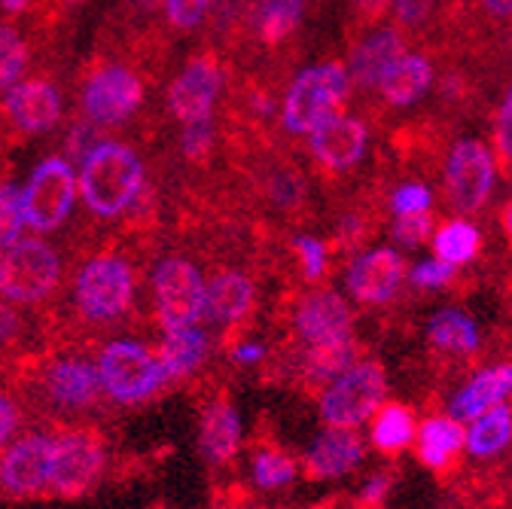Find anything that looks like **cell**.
<instances>
[{
	"label": "cell",
	"mask_w": 512,
	"mask_h": 509,
	"mask_svg": "<svg viewBox=\"0 0 512 509\" xmlns=\"http://www.w3.org/2000/svg\"><path fill=\"white\" fill-rule=\"evenodd\" d=\"M144 162L122 141H101L80 162V196L104 220L122 217L141 202Z\"/></svg>",
	"instance_id": "1"
},
{
	"label": "cell",
	"mask_w": 512,
	"mask_h": 509,
	"mask_svg": "<svg viewBox=\"0 0 512 509\" xmlns=\"http://www.w3.org/2000/svg\"><path fill=\"white\" fill-rule=\"evenodd\" d=\"M98 375H101V388L104 400L113 406H144L153 397L165 391L168 372L162 366V357L156 348H150L141 339H110L98 348Z\"/></svg>",
	"instance_id": "2"
},
{
	"label": "cell",
	"mask_w": 512,
	"mask_h": 509,
	"mask_svg": "<svg viewBox=\"0 0 512 509\" xmlns=\"http://www.w3.org/2000/svg\"><path fill=\"white\" fill-rule=\"evenodd\" d=\"M135 269L119 253H98L74 278V308L92 327L119 324L135 305Z\"/></svg>",
	"instance_id": "3"
},
{
	"label": "cell",
	"mask_w": 512,
	"mask_h": 509,
	"mask_svg": "<svg viewBox=\"0 0 512 509\" xmlns=\"http://www.w3.org/2000/svg\"><path fill=\"white\" fill-rule=\"evenodd\" d=\"M388 403V372L378 360H357L317 394V415L324 427L360 430Z\"/></svg>",
	"instance_id": "4"
},
{
	"label": "cell",
	"mask_w": 512,
	"mask_h": 509,
	"mask_svg": "<svg viewBox=\"0 0 512 509\" xmlns=\"http://www.w3.org/2000/svg\"><path fill=\"white\" fill-rule=\"evenodd\" d=\"M351 74L339 61L314 65L302 71L284 95L281 122L290 135H311L327 119L339 116L342 104L348 101Z\"/></svg>",
	"instance_id": "5"
},
{
	"label": "cell",
	"mask_w": 512,
	"mask_h": 509,
	"mask_svg": "<svg viewBox=\"0 0 512 509\" xmlns=\"http://www.w3.org/2000/svg\"><path fill=\"white\" fill-rule=\"evenodd\" d=\"M61 284L58 250L40 238L25 235L13 247L0 250V296L13 305H40Z\"/></svg>",
	"instance_id": "6"
},
{
	"label": "cell",
	"mask_w": 512,
	"mask_h": 509,
	"mask_svg": "<svg viewBox=\"0 0 512 509\" xmlns=\"http://www.w3.org/2000/svg\"><path fill=\"white\" fill-rule=\"evenodd\" d=\"M153 308L162 333L208 321V281L186 257H168L153 272Z\"/></svg>",
	"instance_id": "7"
},
{
	"label": "cell",
	"mask_w": 512,
	"mask_h": 509,
	"mask_svg": "<svg viewBox=\"0 0 512 509\" xmlns=\"http://www.w3.org/2000/svg\"><path fill=\"white\" fill-rule=\"evenodd\" d=\"M37 397L49 412L61 418H74L95 409L104 400L95 357L71 351L46 360L37 375Z\"/></svg>",
	"instance_id": "8"
},
{
	"label": "cell",
	"mask_w": 512,
	"mask_h": 509,
	"mask_svg": "<svg viewBox=\"0 0 512 509\" xmlns=\"http://www.w3.org/2000/svg\"><path fill=\"white\" fill-rule=\"evenodd\" d=\"M104 470H107V449H104V439L95 430L89 427L55 430L49 494L83 497L101 482Z\"/></svg>",
	"instance_id": "9"
},
{
	"label": "cell",
	"mask_w": 512,
	"mask_h": 509,
	"mask_svg": "<svg viewBox=\"0 0 512 509\" xmlns=\"http://www.w3.org/2000/svg\"><path fill=\"white\" fill-rule=\"evenodd\" d=\"M77 193H80V177H77L74 165L61 156H46L31 171V177L22 189L28 229L37 235L55 232L71 217Z\"/></svg>",
	"instance_id": "10"
},
{
	"label": "cell",
	"mask_w": 512,
	"mask_h": 509,
	"mask_svg": "<svg viewBox=\"0 0 512 509\" xmlns=\"http://www.w3.org/2000/svg\"><path fill=\"white\" fill-rule=\"evenodd\" d=\"M52 442H55V430H46V427L22 430L7 449L0 452V491L10 497L49 494Z\"/></svg>",
	"instance_id": "11"
},
{
	"label": "cell",
	"mask_w": 512,
	"mask_h": 509,
	"mask_svg": "<svg viewBox=\"0 0 512 509\" xmlns=\"http://www.w3.org/2000/svg\"><path fill=\"white\" fill-rule=\"evenodd\" d=\"M144 104V83L122 65H101L83 86V113L98 129L122 125Z\"/></svg>",
	"instance_id": "12"
},
{
	"label": "cell",
	"mask_w": 512,
	"mask_h": 509,
	"mask_svg": "<svg viewBox=\"0 0 512 509\" xmlns=\"http://www.w3.org/2000/svg\"><path fill=\"white\" fill-rule=\"evenodd\" d=\"M494 186V156L482 141H458L445 168V193L458 214L485 208Z\"/></svg>",
	"instance_id": "13"
},
{
	"label": "cell",
	"mask_w": 512,
	"mask_h": 509,
	"mask_svg": "<svg viewBox=\"0 0 512 509\" xmlns=\"http://www.w3.org/2000/svg\"><path fill=\"white\" fill-rule=\"evenodd\" d=\"M293 333L305 348L320 345V342L351 339L354 336V311L342 293H336L330 287H317L296 302Z\"/></svg>",
	"instance_id": "14"
},
{
	"label": "cell",
	"mask_w": 512,
	"mask_h": 509,
	"mask_svg": "<svg viewBox=\"0 0 512 509\" xmlns=\"http://www.w3.org/2000/svg\"><path fill=\"white\" fill-rule=\"evenodd\" d=\"M406 281V263L394 247L363 250L348 263L345 287L360 305H388Z\"/></svg>",
	"instance_id": "15"
},
{
	"label": "cell",
	"mask_w": 512,
	"mask_h": 509,
	"mask_svg": "<svg viewBox=\"0 0 512 509\" xmlns=\"http://www.w3.org/2000/svg\"><path fill=\"white\" fill-rule=\"evenodd\" d=\"M363 458H366V442L357 430L324 427L308 442L302 470L314 482H333L354 473L363 464Z\"/></svg>",
	"instance_id": "16"
},
{
	"label": "cell",
	"mask_w": 512,
	"mask_h": 509,
	"mask_svg": "<svg viewBox=\"0 0 512 509\" xmlns=\"http://www.w3.org/2000/svg\"><path fill=\"white\" fill-rule=\"evenodd\" d=\"M220 86H223L220 65L211 55H199V58H192L183 68V74L168 86V107L183 125L211 119Z\"/></svg>",
	"instance_id": "17"
},
{
	"label": "cell",
	"mask_w": 512,
	"mask_h": 509,
	"mask_svg": "<svg viewBox=\"0 0 512 509\" xmlns=\"http://www.w3.org/2000/svg\"><path fill=\"white\" fill-rule=\"evenodd\" d=\"M4 116L22 135H43L61 119V95L49 80H19L4 95Z\"/></svg>",
	"instance_id": "18"
},
{
	"label": "cell",
	"mask_w": 512,
	"mask_h": 509,
	"mask_svg": "<svg viewBox=\"0 0 512 509\" xmlns=\"http://www.w3.org/2000/svg\"><path fill=\"white\" fill-rule=\"evenodd\" d=\"M366 125L354 116H333L308 135L314 162L327 171H348L366 153Z\"/></svg>",
	"instance_id": "19"
},
{
	"label": "cell",
	"mask_w": 512,
	"mask_h": 509,
	"mask_svg": "<svg viewBox=\"0 0 512 509\" xmlns=\"http://www.w3.org/2000/svg\"><path fill=\"white\" fill-rule=\"evenodd\" d=\"M512 400V363H491L470 375L464 385L448 400V415H455L458 421H473L503 403Z\"/></svg>",
	"instance_id": "20"
},
{
	"label": "cell",
	"mask_w": 512,
	"mask_h": 509,
	"mask_svg": "<svg viewBox=\"0 0 512 509\" xmlns=\"http://www.w3.org/2000/svg\"><path fill=\"white\" fill-rule=\"evenodd\" d=\"M241 439H244L241 412L223 397L211 400L199 418V449H202L205 461L214 467L229 464L241 449Z\"/></svg>",
	"instance_id": "21"
},
{
	"label": "cell",
	"mask_w": 512,
	"mask_h": 509,
	"mask_svg": "<svg viewBox=\"0 0 512 509\" xmlns=\"http://www.w3.org/2000/svg\"><path fill=\"white\" fill-rule=\"evenodd\" d=\"M461 452H467V424L455 415H430L418 424L415 455L427 470H448Z\"/></svg>",
	"instance_id": "22"
},
{
	"label": "cell",
	"mask_w": 512,
	"mask_h": 509,
	"mask_svg": "<svg viewBox=\"0 0 512 509\" xmlns=\"http://www.w3.org/2000/svg\"><path fill=\"white\" fill-rule=\"evenodd\" d=\"M159 357H162V366L168 372V381H183V378H192L196 375L208 357H211V336L202 324L196 327H183V330H168L162 333V342H159Z\"/></svg>",
	"instance_id": "23"
},
{
	"label": "cell",
	"mask_w": 512,
	"mask_h": 509,
	"mask_svg": "<svg viewBox=\"0 0 512 509\" xmlns=\"http://www.w3.org/2000/svg\"><path fill=\"white\" fill-rule=\"evenodd\" d=\"M253 281L241 272H220L208 281V321L217 327H238L253 311Z\"/></svg>",
	"instance_id": "24"
},
{
	"label": "cell",
	"mask_w": 512,
	"mask_h": 509,
	"mask_svg": "<svg viewBox=\"0 0 512 509\" xmlns=\"http://www.w3.org/2000/svg\"><path fill=\"white\" fill-rule=\"evenodd\" d=\"M403 37L397 31H378L372 34L369 40H363L357 49H354V58H351V80L357 89H378L388 68L403 52Z\"/></svg>",
	"instance_id": "25"
},
{
	"label": "cell",
	"mask_w": 512,
	"mask_h": 509,
	"mask_svg": "<svg viewBox=\"0 0 512 509\" xmlns=\"http://www.w3.org/2000/svg\"><path fill=\"white\" fill-rule=\"evenodd\" d=\"M415 409L406 403H384L369 421V445L381 455H400L415 445L418 436Z\"/></svg>",
	"instance_id": "26"
},
{
	"label": "cell",
	"mask_w": 512,
	"mask_h": 509,
	"mask_svg": "<svg viewBox=\"0 0 512 509\" xmlns=\"http://www.w3.org/2000/svg\"><path fill=\"white\" fill-rule=\"evenodd\" d=\"M427 342H430V348H436L442 354L464 357V354L479 351L482 333L467 311L439 308L436 314H430V321H427Z\"/></svg>",
	"instance_id": "27"
},
{
	"label": "cell",
	"mask_w": 512,
	"mask_h": 509,
	"mask_svg": "<svg viewBox=\"0 0 512 509\" xmlns=\"http://www.w3.org/2000/svg\"><path fill=\"white\" fill-rule=\"evenodd\" d=\"M433 83V65L424 55H400L394 65L384 74L378 92L384 104L391 107H409L415 104Z\"/></svg>",
	"instance_id": "28"
},
{
	"label": "cell",
	"mask_w": 512,
	"mask_h": 509,
	"mask_svg": "<svg viewBox=\"0 0 512 509\" xmlns=\"http://www.w3.org/2000/svg\"><path fill=\"white\" fill-rule=\"evenodd\" d=\"M357 360H360V351H357L354 336L339 339V342H320V345H308L302 351L299 372H302V378L308 381V385L327 388L333 378H339Z\"/></svg>",
	"instance_id": "29"
},
{
	"label": "cell",
	"mask_w": 512,
	"mask_h": 509,
	"mask_svg": "<svg viewBox=\"0 0 512 509\" xmlns=\"http://www.w3.org/2000/svg\"><path fill=\"white\" fill-rule=\"evenodd\" d=\"M512 445V406L503 403L473 421H467V455L491 461Z\"/></svg>",
	"instance_id": "30"
},
{
	"label": "cell",
	"mask_w": 512,
	"mask_h": 509,
	"mask_svg": "<svg viewBox=\"0 0 512 509\" xmlns=\"http://www.w3.org/2000/svg\"><path fill=\"white\" fill-rule=\"evenodd\" d=\"M302 22V0H263L256 7L253 28L263 46H281Z\"/></svg>",
	"instance_id": "31"
},
{
	"label": "cell",
	"mask_w": 512,
	"mask_h": 509,
	"mask_svg": "<svg viewBox=\"0 0 512 509\" xmlns=\"http://www.w3.org/2000/svg\"><path fill=\"white\" fill-rule=\"evenodd\" d=\"M299 476V461L281 449H256L250 458V482L260 491H281L287 485H293Z\"/></svg>",
	"instance_id": "32"
},
{
	"label": "cell",
	"mask_w": 512,
	"mask_h": 509,
	"mask_svg": "<svg viewBox=\"0 0 512 509\" xmlns=\"http://www.w3.org/2000/svg\"><path fill=\"white\" fill-rule=\"evenodd\" d=\"M482 247V235L473 223L467 220H452L445 223L436 235H433V250L436 257L452 263V266H467L476 260V253Z\"/></svg>",
	"instance_id": "33"
},
{
	"label": "cell",
	"mask_w": 512,
	"mask_h": 509,
	"mask_svg": "<svg viewBox=\"0 0 512 509\" xmlns=\"http://www.w3.org/2000/svg\"><path fill=\"white\" fill-rule=\"evenodd\" d=\"M28 68V40L10 22H0V89H13Z\"/></svg>",
	"instance_id": "34"
},
{
	"label": "cell",
	"mask_w": 512,
	"mask_h": 509,
	"mask_svg": "<svg viewBox=\"0 0 512 509\" xmlns=\"http://www.w3.org/2000/svg\"><path fill=\"white\" fill-rule=\"evenodd\" d=\"M25 229H28V217H25L22 189L10 180H0V250L22 241Z\"/></svg>",
	"instance_id": "35"
},
{
	"label": "cell",
	"mask_w": 512,
	"mask_h": 509,
	"mask_svg": "<svg viewBox=\"0 0 512 509\" xmlns=\"http://www.w3.org/2000/svg\"><path fill=\"white\" fill-rule=\"evenodd\" d=\"M266 196L281 205V208H299V202L305 199V186L299 180V174H293V168H266Z\"/></svg>",
	"instance_id": "36"
},
{
	"label": "cell",
	"mask_w": 512,
	"mask_h": 509,
	"mask_svg": "<svg viewBox=\"0 0 512 509\" xmlns=\"http://www.w3.org/2000/svg\"><path fill=\"white\" fill-rule=\"evenodd\" d=\"M293 247L299 253V263H302V275L305 281H320L327 272V263H330V250L327 244L314 238V235H296L293 238Z\"/></svg>",
	"instance_id": "37"
},
{
	"label": "cell",
	"mask_w": 512,
	"mask_h": 509,
	"mask_svg": "<svg viewBox=\"0 0 512 509\" xmlns=\"http://www.w3.org/2000/svg\"><path fill=\"white\" fill-rule=\"evenodd\" d=\"M455 272H458V266L445 263L439 257H430V260H421L418 266H412L409 281L418 290H439V287H448V284L455 281Z\"/></svg>",
	"instance_id": "38"
},
{
	"label": "cell",
	"mask_w": 512,
	"mask_h": 509,
	"mask_svg": "<svg viewBox=\"0 0 512 509\" xmlns=\"http://www.w3.org/2000/svg\"><path fill=\"white\" fill-rule=\"evenodd\" d=\"M394 241L403 247H421L430 235H433V214L421 211V214H406L394 223L391 229Z\"/></svg>",
	"instance_id": "39"
},
{
	"label": "cell",
	"mask_w": 512,
	"mask_h": 509,
	"mask_svg": "<svg viewBox=\"0 0 512 509\" xmlns=\"http://www.w3.org/2000/svg\"><path fill=\"white\" fill-rule=\"evenodd\" d=\"M180 147H183L186 159H205L211 153V147H214V125H211V119L189 122L186 129H183Z\"/></svg>",
	"instance_id": "40"
},
{
	"label": "cell",
	"mask_w": 512,
	"mask_h": 509,
	"mask_svg": "<svg viewBox=\"0 0 512 509\" xmlns=\"http://www.w3.org/2000/svg\"><path fill=\"white\" fill-rule=\"evenodd\" d=\"M208 4L211 0H165V16L174 28L189 31L205 19Z\"/></svg>",
	"instance_id": "41"
},
{
	"label": "cell",
	"mask_w": 512,
	"mask_h": 509,
	"mask_svg": "<svg viewBox=\"0 0 512 509\" xmlns=\"http://www.w3.org/2000/svg\"><path fill=\"white\" fill-rule=\"evenodd\" d=\"M430 205H433V196H430V189L424 183H406V186L397 189L394 199H391V208H394L397 217L430 211Z\"/></svg>",
	"instance_id": "42"
},
{
	"label": "cell",
	"mask_w": 512,
	"mask_h": 509,
	"mask_svg": "<svg viewBox=\"0 0 512 509\" xmlns=\"http://www.w3.org/2000/svg\"><path fill=\"white\" fill-rule=\"evenodd\" d=\"M22 406L13 394L7 391H0V452L7 449V445L19 436L22 430Z\"/></svg>",
	"instance_id": "43"
},
{
	"label": "cell",
	"mask_w": 512,
	"mask_h": 509,
	"mask_svg": "<svg viewBox=\"0 0 512 509\" xmlns=\"http://www.w3.org/2000/svg\"><path fill=\"white\" fill-rule=\"evenodd\" d=\"M394 13L406 31H418L433 13V0H394Z\"/></svg>",
	"instance_id": "44"
},
{
	"label": "cell",
	"mask_w": 512,
	"mask_h": 509,
	"mask_svg": "<svg viewBox=\"0 0 512 509\" xmlns=\"http://www.w3.org/2000/svg\"><path fill=\"white\" fill-rule=\"evenodd\" d=\"M95 129H98V125L86 119V122H77L74 129H71V135H68V153H71V156H77L80 162H83V159L98 147V144H101V138H98V132H95Z\"/></svg>",
	"instance_id": "45"
},
{
	"label": "cell",
	"mask_w": 512,
	"mask_h": 509,
	"mask_svg": "<svg viewBox=\"0 0 512 509\" xmlns=\"http://www.w3.org/2000/svg\"><path fill=\"white\" fill-rule=\"evenodd\" d=\"M494 135H497V150H500V156L509 162V159H512V86H509V92H506V98H503V104H500Z\"/></svg>",
	"instance_id": "46"
},
{
	"label": "cell",
	"mask_w": 512,
	"mask_h": 509,
	"mask_svg": "<svg viewBox=\"0 0 512 509\" xmlns=\"http://www.w3.org/2000/svg\"><path fill=\"white\" fill-rule=\"evenodd\" d=\"M22 333V314L16 311L13 302H7L4 296H0V351L10 348Z\"/></svg>",
	"instance_id": "47"
},
{
	"label": "cell",
	"mask_w": 512,
	"mask_h": 509,
	"mask_svg": "<svg viewBox=\"0 0 512 509\" xmlns=\"http://www.w3.org/2000/svg\"><path fill=\"white\" fill-rule=\"evenodd\" d=\"M391 485H394V479H391L388 473H372V476L363 482L360 503H363V506H378V503H384V500H388V494H391Z\"/></svg>",
	"instance_id": "48"
},
{
	"label": "cell",
	"mask_w": 512,
	"mask_h": 509,
	"mask_svg": "<svg viewBox=\"0 0 512 509\" xmlns=\"http://www.w3.org/2000/svg\"><path fill=\"white\" fill-rule=\"evenodd\" d=\"M232 360L238 366H260L266 360V345L263 342H253V339H244L232 348Z\"/></svg>",
	"instance_id": "49"
},
{
	"label": "cell",
	"mask_w": 512,
	"mask_h": 509,
	"mask_svg": "<svg viewBox=\"0 0 512 509\" xmlns=\"http://www.w3.org/2000/svg\"><path fill=\"white\" fill-rule=\"evenodd\" d=\"M351 7H354V16L363 19V25H372L388 13L391 0H351Z\"/></svg>",
	"instance_id": "50"
},
{
	"label": "cell",
	"mask_w": 512,
	"mask_h": 509,
	"mask_svg": "<svg viewBox=\"0 0 512 509\" xmlns=\"http://www.w3.org/2000/svg\"><path fill=\"white\" fill-rule=\"evenodd\" d=\"M482 7L494 19H512V0H482Z\"/></svg>",
	"instance_id": "51"
},
{
	"label": "cell",
	"mask_w": 512,
	"mask_h": 509,
	"mask_svg": "<svg viewBox=\"0 0 512 509\" xmlns=\"http://www.w3.org/2000/svg\"><path fill=\"white\" fill-rule=\"evenodd\" d=\"M0 4H4V10H10V13H22L28 7V0H0Z\"/></svg>",
	"instance_id": "52"
},
{
	"label": "cell",
	"mask_w": 512,
	"mask_h": 509,
	"mask_svg": "<svg viewBox=\"0 0 512 509\" xmlns=\"http://www.w3.org/2000/svg\"><path fill=\"white\" fill-rule=\"evenodd\" d=\"M503 229H506V235L512 238V202L503 208Z\"/></svg>",
	"instance_id": "53"
}]
</instances>
